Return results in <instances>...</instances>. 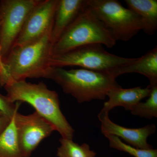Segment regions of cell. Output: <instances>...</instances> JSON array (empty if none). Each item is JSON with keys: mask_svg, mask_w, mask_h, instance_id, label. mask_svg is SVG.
<instances>
[{"mask_svg": "<svg viewBox=\"0 0 157 157\" xmlns=\"http://www.w3.org/2000/svg\"><path fill=\"white\" fill-rule=\"evenodd\" d=\"M50 34L30 44L13 46L5 59L0 58L1 86L4 87L10 80L45 78L52 57Z\"/></svg>", "mask_w": 157, "mask_h": 157, "instance_id": "1", "label": "cell"}, {"mask_svg": "<svg viewBox=\"0 0 157 157\" xmlns=\"http://www.w3.org/2000/svg\"><path fill=\"white\" fill-rule=\"evenodd\" d=\"M4 87L11 102L29 104L53 126L62 137L73 140L75 131L62 112L56 92L48 89L43 82L36 84L26 80H10Z\"/></svg>", "mask_w": 157, "mask_h": 157, "instance_id": "2", "label": "cell"}, {"mask_svg": "<svg viewBox=\"0 0 157 157\" xmlns=\"http://www.w3.org/2000/svg\"><path fill=\"white\" fill-rule=\"evenodd\" d=\"M45 78L53 80L64 93L75 98L79 104L104 100L109 90L121 87L108 73L82 68L67 70L50 67Z\"/></svg>", "mask_w": 157, "mask_h": 157, "instance_id": "3", "label": "cell"}, {"mask_svg": "<svg viewBox=\"0 0 157 157\" xmlns=\"http://www.w3.org/2000/svg\"><path fill=\"white\" fill-rule=\"evenodd\" d=\"M116 42L111 32L87 6L52 45V56L90 44H100L111 48Z\"/></svg>", "mask_w": 157, "mask_h": 157, "instance_id": "4", "label": "cell"}, {"mask_svg": "<svg viewBox=\"0 0 157 157\" xmlns=\"http://www.w3.org/2000/svg\"><path fill=\"white\" fill-rule=\"evenodd\" d=\"M103 45L100 44L84 45L59 55L52 56L49 66L63 68L78 67L109 74L113 70L136 59V58L123 57L109 53Z\"/></svg>", "mask_w": 157, "mask_h": 157, "instance_id": "5", "label": "cell"}, {"mask_svg": "<svg viewBox=\"0 0 157 157\" xmlns=\"http://www.w3.org/2000/svg\"><path fill=\"white\" fill-rule=\"evenodd\" d=\"M88 7L116 41L127 42L142 29L140 17L117 0H88Z\"/></svg>", "mask_w": 157, "mask_h": 157, "instance_id": "6", "label": "cell"}, {"mask_svg": "<svg viewBox=\"0 0 157 157\" xmlns=\"http://www.w3.org/2000/svg\"><path fill=\"white\" fill-rule=\"evenodd\" d=\"M39 0L0 2V58L7 56L18 38L28 15Z\"/></svg>", "mask_w": 157, "mask_h": 157, "instance_id": "7", "label": "cell"}, {"mask_svg": "<svg viewBox=\"0 0 157 157\" xmlns=\"http://www.w3.org/2000/svg\"><path fill=\"white\" fill-rule=\"evenodd\" d=\"M14 120L18 144L26 157H30L41 141L56 131L50 123L36 111L27 115L17 111Z\"/></svg>", "mask_w": 157, "mask_h": 157, "instance_id": "8", "label": "cell"}, {"mask_svg": "<svg viewBox=\"0 0 157 157\" xmlns=\"http://www.w3.org/2000/svg\"><path fill=\"white\" fill-rule=\"evenodd\" d=\"M58 0H39L29 13L14 46L38 41L51 32Z\"/></svg>", "mask_w": 157, "mask_h": 157, "instance_id": "9", "label": "cell"}, {"mask_svg": "<svg viewBox=\"0 0 157 157\" xmlns=\"http://www.w3.org/2000/svg\"><path fill=\"white\" fill-rule=\"evenodd\" d=\"M108 113L101 111L98 115L101 122L102 134L113 135L121 137L130 146L141 149H152V145L147 142V139L155 132L156 127L154 124H148L138 128H129L114 123L109 118Z\"/></svg>", "mask_w": 157, "mask_h": 157, "instance_id": "10", "label": "cell"}, {"mask_svg": "<svg viewBox=\"0 0 157 157\" xmlns=\"http://www.w3.org/2000/svg\"><path fill=\"white\" fill-rule=\"evenodd\" d=\"M87 6L88 0H58L50 34L52 45Z\"/></svg>", "mask_w": 157, "mask_h": 157, "instance_id": "11", "label": "cell"}, {"mask_svg": "<svg viewBox=\"0 0 157 157\" xmlns=\"http://www.w3.org/2000/svg\"><path fill=\"white\" fill-rule=\"evenodd\" d=\"M151 91V87L149 85L144 88L140 86L128 89H123L121 86L113 88L107 93L108 100L104 103L101 111L109 113L111 109L117 107H123L125 110L130 111L142 99L148 97Z\"/></svg>", "mask_w": 157, "mask_h": 157, "instance_id": "12", "label": "cell"}, {"mask_svg": "<svg viewBox=\"0 0 157 157\" xmlns=\"http://www.w3.org/2000/svg\"><path fill=\"white\" fill-rule=\"evenodd\" d=\"M137 73L146 76L151 86H157V47L149 51L134 61L119 67L109 73L113 78L126 73Z\"/></svg>", "mask_w": 157, "mask_h": 157, "instance_id": "13", "label": "cell"}, {"mask_svg": "<svg viewBox=\"0 0 157 157\" xmlns=\"http://www.w3.org/2000/svg\"><path fill=\"white\" fill-rule=\"evenodd\" d=\"M125 2L140 17L142 30L150 36L155 34L157 30V0H125Z\"/></svg>", "mask_w": 157, "mask_h": 157, "instance_id": "14", "label": "cell"}, {"mask_svg": "<svg viewBox=\"0 0 157 157\" xmlns=\"http://www.w3.org/2000/svg\"><path fill=\"white\" fill-rule=\"evenodd\" d=\"M0 157H26L17 141L14 117L9 126L0 135Z\"/></svg>", "mask_w": 157, "mask_h": 157, "instance_id": "15", "label": "cell"}, {"mask_svg": "<svg viewBox=\"0 0 157 157\" xmlns=\"http://www.w3.org/2000/svg\"><path fill=\"white\" fill-rule=\"evenodd\" d=\"M61 145L58 148V157H95V152L91 150L86 143L79 145L71 139L61 138L59 139Z\"/></svg>", "mask_w": 157, "mask_h": 157, "instance_id": "16", "label": "cell"}, {"mask_svg": "<svg viewBox=\"0 0 157 157\" xmlns=\"http://www.w3.org/2000/svg\"><path fill=\"white\" fill-rule=\"evenodd\" d=\"M151 87L148 99L145 102L137 103L130 109L133 115L147 119L157 117V86Z\"/></svg>", "mask_w": 157, "mask_h": 157, "instance_id": "17", "label": "cell"}, {"mask_svg": "<svg viewBox=\"0 0 157 157\" xmlns=\"http://www.w3.org/2000/svg\"><path fill=\"white\" fill-rule=\"evenodd\" d=\"M108 138L109 147L128 153L135 157H157V150L141 149L135 148L132 146L124 143L119 137L113 135H107L105 136Z\"/></svg>", "mask_w": 157, "mask_h": 157, "instance_id": "18", "label": "cell"}, {"mask_svg": "<svg viewBox=\"0 0 157 157\" xmlns=\"http://www.w3.org/2000/svg\"><path fill=\"white\" fill-rule=\"evenodd\" d=\"M21 104L19 102L12 103L6 96L0 93V115L12 119L16 112L18 111Z\"/></svg>", "mask_w": 157, "mask_h": 157, "instance_id": "19", "label": "cell"}, {"mask_svg": "<svg viewBox=\"0 0 157 157\" xmlns=\"http://www.w3.org/2000/svg\"><path fill=\"white\" fill-rule=\"evenodd\" d=\"M11 119L4 116L0 115V135L7 129L11 123Z\"/></svg>", "mask_w": 157, "mask_h": 157, "instance_id": "20", "label": "cell"}]
</instances>
